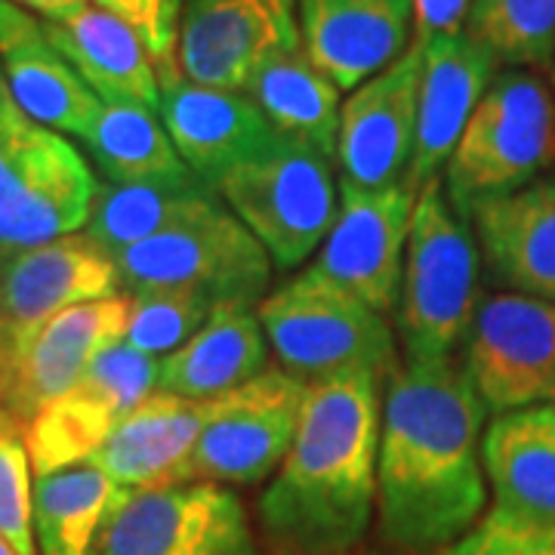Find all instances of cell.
<instances>
[{"label": "cell", "instance_id": "1", "mask_svg": "<svg viewBox=\"0 0 555 555\" xmlns=\"http://www.w3.org/2000/svg\"><path fill=\"white\" fill-rule=\"evenodd\" d=\"M488 408L456 358L401 361L383 383L377 534L392 555H436L488 506Z\"/></svg>", "mask_w": 555, "mask_h": 555}, {"label": "cell", "instance_id": "2", "mask_svg": "<svg viewBox=\"0 0 555 555\" xmlns=\"http://www.w3.org/2000/svg\"><path fill=\"white\" fill-rule=\"evenodd\" d=\"M383 374L356 371L309 383L297 436L259 494L269 555H349L377 513Z\"/></svg>", "mask_w": 555, "mask_h": 555}, {"label": "cell", "instance_id": "3", "mask_svg": "<svg viewBox=\"0 0 555 555\" xmlns=\"http://www.w3.org/2000/svg\"><path fill=\"white\" fill-rule=\"evenodd\" d=\"M481 254L444 195L441 173L416 192L396 306L404 361H444L466 343L478 309Z\"/></svg>", "mask_w": 555, "mask_h": 555}, {"label": "cell", "instance_id": "4", "mask_svg": "<svg viewBox=\"0 0 555 555\" xmlns=\"http://www.w3.org/2000/svg\"><path fill=\"white\" fill-rule=\"evenodd\" d=\"M555 167V87L528 68H503L488 83L444 164L454 214L525 189Z\"/></svg>", "mask_w": 555, "mask_h": 555}, {"label": "cell", "instance_id": "5", "mask_svg": "<svg viewBox=\"0 0 555 555\" xmlns=\"http://www.w3.org/2000/svg\"><path fill=\"white\" fill-rule=\"evenodd\" d=\"M257 318L281 367L306 383L396 367L398 339L383 312L302 269L275 294L259 299Z\"/></svg>", "mask_w": 555, "mask_h": 555}, {"label": "cell", "instance_id": "6", "mask_svg": "<svg viewBox=\"0 0 555 555\" xmlns=\"http://www.w3.org/2000/svg\"><path fill=\"white\" fill-rule=\"evenodd\" d=\"M96 185L78 145L28 118L0 75V254L80 232Z\"/></svg>", "mask_w": 555, "mask_h": 555}, {"label": "cell", "instance_id": "7", "mask_svg": "<svg viewBox=\"0 0 555 555\" xmlns=\"http://www.w3.org/2000/svg\"><path fill=\"white\" fill-rule=\"evenodd\" d=\"M217 195L266 247L275 269H297L312 257L339 210L334 160L287 139L235 167Z\"/></svg>", "mask_w": 555, "mask_h": 555}, {"label": "cell", "instance_id": "8", "mask_svg": "<svg viewBox=\"0 0 555 555\" xmlns=\"http://www.w3.org/2000/svg\"><path fill=\"white\" fill-rule=\"evenodd\" d=\"M120 287H182L219 306H259L272 281V257L222 201L210 214L115 254Z\"/></svg>", "mask_w": 555, "mask_h": 555}, {"label": "cell", "instance_id": "9", "mask_svg": "<svg viewBox=\"0 0 555 555\" xmlns=\"http://www.w3.org/2000/svg\"><path fill=\"white\" fill-rule=\"evenodd\" d=\"M306 379L266 367L244 386L204 401V423L182 481L259 485L275 476L297 436Z\"/></svg>", "mask_w": 555, "mask_h": 555}, {"label": "cell", "instance_id": "10", "mask_svg": "<svg viewBox=\"0 0 555 555\" xmlns=\"http://www.w3.org/2000/svg\"><path fill=\"white\" fill-rule=\"evenodd\" d=\"M93 555H269L235 491L182 481L133 491Z\"/></svg>", "mask_w": 555, "mask_h": 555}, {"label": "cell", "instance_id": "11", "mask_svg": "<svg viewBox=\"0 0 555 555\" xmlns=\"http://www.w3.org/2000/svg\"><path fill=\"white\" fill-rule=\"evenodd\" d=\"M460 364L488 414L555 404V302L509 291L481 297Z\"/></svg>", "mask_w": 555, "mask_h": 555}, {"label": "cell", "instance_id": "12", "mask_svg": "<svg viewBox=\"0 0 555 555\" xmlns=\"http://www.w3.org/2000/svg\"><path fill=\"white\" fill-rule=\"evenodd\" d=\"M158 358L124 339L108 346L83 377L35 420L25 423V448L38 476L87 463L137 404L158 392Z\"/></svg>", "mask_w": 555, "mask_h": 555}, {"label": "cell", "instance_id": "13", "mask_svg": "<svg viewBox=\"0 0 555 555\" xmlns=\"http://www.w3.org/2000/svg\"><path fill=\"white\" fill-rule=\"evenodd\" d=\"M130 297L72 306L31 334L0 331V408L22 426L65 396L96 358L124 339Z\"/></svg>", "mask_w": 555, "mask_h": 555}, {"label": "cell", "instance_id": "14", "mask_svg": "<svg viewBox=\"0 0 555 555\" xmlns=\"http://www.w3.org/2000/svg\"><path fill=\"white\" fill-rule=\"evenodd\" d=\"M302 50L297 0H185L177 68L201 87L244 93L259 68Z\"/></svg>", "mask_w": 555, "mask_h": 555}, {"label": "cell", "instance_id": "15", "mask_svg": "<svg viewBox=\"0 0 555 555\" xmlns=\"http://www.w3.org/2000/svg\"><path fill=\"white\" fill-rule=\"evenodd\" d=\"M414 204L416 189L408 179L386 189L339 179L337 219L312 269L383 315L396 312Z\"/></svg>", "mask_w": 555, "mask_h": 555}, {"label": "cell", "instance_id": "16", "mask_svg": "<svg viewBox=\"0 0 555 555\" xmlns=\"http://www.w3.org/2000/svg\"><path fill=\"white\" fill-rule=\"evenodd\" d=\"M423 43L411 47L349 93L339 108L337 164L343 182L386 189L408 179L416 142Z\"/></svg>", "mask_w": 555, "mask_h": 555}, {"label": "cell", "instance_id": "17", "mask_svg": "<svg viewBox=\"0 0 555 555\" xmlns=\"http://www.w3.org/2000/svg\"><path fill=\"white\" fill-rule=\"evenodd\" d=\"M158 118L179 158L210 192L235 167L269 155L284 142L247 93L201 87L182 75L160 83Z\"/></svg>", "mask_w": 555, "mask_h": 555}, {"label": "cell", "instance_id": "18", "mask_svg": "<svg viewBox=\"0 0 555 555\" xmlns=\"http://www.w3.org/2000/svg\"><path fill=\"white\" fill-rule=\"evenodd\" d=\"M115 259L83 232L0 254V331L31 334L72 306L120 297Z\"/></svg>", "mask_w": 555, "mask_h": 555}, {"label": "cell", "instance_id": "19", "mask_svg": "<svg viewBox=\"0 0 555 555\" xmlns=\"http://www.w3.org/2000/svg\"><path fill=\"white\" fill-rule=\"evenodd\" d=\"M297 20L306 56L352 93L411 47L414 0H297Z\"/></svg>", "mask_w": 555, "mask_h": 555}, {"label": "cell", "instance_id": "20", "mask_svg": "<svg viewBox=\"0 0 555 555\" xmlns=\"http://www.w3.org/2000/svg\"><path fill=\"white\" fill-rule=\"evenodd\" d=\"M423 43V75L416 105V142L408 182L416 192L444 170L466 120L494 80V56L466 31L438 35Z\"/></svg>", "mask_w": 555, "mask_h": 555}, {"label": "cell", "instance_id": "21", "mask_svg": "<svg viewBox=\"0 0 555 555\" xmlns=\"http://www.w3.org/2000/svg\"><path fill=\"white\" fill-rule=\"evenodd\" d=\"M0 75L28 118L62 137L83 139L102 112V100L80 80L43 25L13 0H0Z\"/></svg>", "mask_w": 555, "mask_h": 555}, {"label": "cell", "instance_id": "22", "mask_svg": "<svg viewBox=\"0 0 555 555\" xmlns=\"http://www.w3.org/2000/svg\"><path fill=\"white\" fill-rule=\"evenodd\" d=\"M469 222L496 287L555 302V173L478 204Z\"/></svg>", "mask_w": 555, "mask_h": 555}, {"label": "cell", "instance_id": "23", "mask_svg": "<svg viewBox=\"0 0 555 555\" xmlns=\"http://www.w3.org/2000/svg\"><path fill=\"white\" fill-rule=\"evenodd\" d=\"M491 513L555 531V404L496 414L481 436Z\"/></svg>", "mask_w": 555, "mask_h": 555}, {"label": "cell", "instance_id": "24", "mask_svg": "<svg viewBox=\"0 0 555 555\" xmlns=\"http://www.w3.org/2000/svg\"><path fill=\"white\" fill-rule=\"evenodd\" d=\"M43 35L105 105L158 112L160 78L149 47L115 13L87 3L62 20H40Z\"/></svg>", "mask_w": 555, "mask_h": 555}, {"label": "cell", "instance_id": "25", "mask_svg": "<svg viewBox=\"0 0 555 555\" xmlns=\"http://www.w3.org/2000/svg\"><path fill=\"white\" fill-rule=\"evenodd\" d=\"M204 423V401L152 392L120 420L87 463L130 491L182 485Z\"/></svg>", "mask_w": 555, "mask_h": 555}, {"label": "cell", "instance_id": "26", "mask_svg": "<svg viewBox=\"0 0 555 555\" xmlns=\"http://www.w3.org/2000/svg\"><path fill=\"white\" fill-rule=\"evenodd\" d=\"M269 364V339L257 306L225 302L189 343L160 358L158 392L210 401L259 377Z\"/></svg>", "mask_w": 555, "mask_h": 555}, {"label": "cell", "instance_id": "27", "mask_svg": "<svg viewBox=\"0 0 555 555\" xmlns=\"http://www.w3.org/2000/svg\"><path fill=\"white\" fill-rule=\"evenodd\" d=\"M130 488L93 463L35 478L31 513L40 555H93L105 525L130 500Z\"/></svg>", "mask_w": 555, "mask_h": 555}, {"label": "cell", "instance_id": "28", "mask_svg": "<svg viewBox=\"0 0 555 555\" xmlns=\"http://www.w3.org/2000/svg\"><path fill=\"white\" fill-rule=\"evenodd\" d=\"M278 137L337 160L339 87L318 72L306 50L278 56L244 90Z\"/></svg>", "mask_w": 555, "mask_h": 555}, {"label": "cell", "instance_id": "29", "mask_svg": "<svg viewBox=\"0 0 555 555\" xmlns=\"http://www.w3.org/2000/svg\"><path fill=\"white\" fill-rule=\"evenodd\" d=\"M80 142L105 182L170 189L201 185L152 108L102 102V112Z\"/></svg>", "mask_w": 555, "mask_h": 555}, {"label": "cell", "instance_id": "30", "mask_svg": "<svg viewBox=\"0 0 555 555\" xmlns=\"http://www.w3.org/2000/svg\"><path fill=\"white\" fill-rule=\"evenodd\" d=\"M217 192L207 185H120V182H100L93 207L83 225V235L100 244L108 257L185 225L204 217L217 207Z\"/></svg>", "mask_w": 555, "mask_h": 555}, {"label": "cell", "instance_id": "31", "mask_svg": "<svg viewBox=\"0 0 555 555\" xmlns=\"http://www.w3.org/2000/svg\"><path fill=\"white\" fill-rule=\"evenodd\" d=\"M466 35L503 68L550 72L555 60V0H473Z\"/></svg>", "mask_w": 555, "mask_h": 555}, {"label": "cell", "instance_id": "32", "mask_svg": "<svg viewBox=\"0 0 555 555\" xmlns=\"http://www.w3.org/2000/svg\"><path fill=\"white\" fill-rule=\"evenodd\" d=\"M217 299L182 287H149L130 297L124 343L152 358H167L198 334L217 312Z\"/></svg>", "mask_w": 555, "mask_h": 555}, {"label": "cell", "instance_id": "33", "mask_svg": "<svg viewBox=\"0 0 555 555\" xmlns=\"http://www.w3.org/2000/svg\"><path fill=\"white\" fill-rule=\"evenodd\" d=\"M31 460L25 426L0 408V534L16 555H38L31 513Z\"/></svg>", "mask_w": 555, "mask_h": 555}, {"label": "cell", "instance_id": "34", "mask_svg": "<svg viewBox=\"0 0 555 555\" xmlns=\"http://www.w3.org/2000/svg\"><path fill=\"white\" fill-rule=\"evenodd\" d=\"M93 3L115 13L118 20H124L137 31L152 53L160 83L177 78L179 16H182L185 0H93Z\"/></svg>", "mask_w": 555, "mask_h": 555}, {"label": "cell", "instance_id": "35", "mask_svg": "<svg viewBox=\"0 0 555 555\" xmlns=\"http://www.w3.org/2000/svg\"><path fill=\"white\" fill-rule=\"evenodd\" d=\"M436 555H555V531L485 513L476 525Z\"/></svg>", "mask_w": 555, "mask_h": 555}, {"label": "cell", "instance_id": "36", "mask_svg": "<svg viewBox=\"0 0 555 555\" xmlns=\"http://www.w3.org/2000/svg\"><path fill=\"white\" fill-rule=\"evenodd\" d=\"M469 7L473 0H414V38L429 40L438 35L466 31Z\"/></svg>", "mask_w": 555, "mask_h": 555}, {"label": "cell", "instance_id": "37", "mask_svg": "<svg viewBox=\"0 0 555 555\" xmlns=\"http://www.w3.org/2000/svg\"><path fill=\"white\" fill-rule=\"evenodd\" d=\"M13 3H20L22 10L35 13L40 20H62L80 7H87V0H13Z\"/></svg>", "mask_w": 555, "mask_h": 555}, {"label": "cell", "instance_id": "38", "mask_svg": "<svg viewBox=\"0 0 555 555\" xmlns=\"http://www.w3.org/2000/svg\"><path fill=\"white\" fill-rule=\"evenodd\" d=\"M349 555H392V553H386V550H367V546H358L356 553H349Z\"/></svg>", "mask_w": 555, "mask_h": 555}, {"label": "cell", "instance_id": "39", "mask_svg": "<svg viewBox=\"0 0 555 555\" xmlns=\"http://www.w3.org/2000/svg\"><path fill=\"white\" fill-rule=\"evenodd\" d=\"M0 555H16V550H13V546L7 543V537H3V534H0Z\"/></svg>", "mask_w": 555, "mask_h": 555}, {"label": "cell", "instance_id": "40", "mask_svg": "<svg viewBox=\"0 0 555 555\" xmlns=\"http://www.w3.org/2000/svg\"><path fill=\"white\" fill-rule=\"evenodd\" d=\"M550 83L555 87V60H553V65H550Z\"/></svg>", "mask_w": 555, "mask_h": 555}]
</instances>
